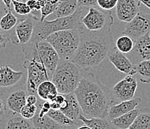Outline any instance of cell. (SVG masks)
Masks as SVG:
<instances>
[{
  "label": "cell",
  "mask_w": 150,
  "mask_h": 129,
  "mask_svg": "<svg viewBox=\"0 0 150 129\" xmlns=\"http://www.w3.org/2000/svg\"><path fill=\"white\" fill-rule=\"evenodd\" d=\"M114 48L115 42L111 27L98 32H91L84 28L79 47L71 61L81 70L98 68Z\"/></svg>",
  "instance_id": "cell-1"
},
{
  "label": "cell",
  "mask_w": 150,
  "mask_h": 129,
  "mask_svg": "<svg viewBox=\"0 0 150 129\" xmlns=\"http://www.w3.org/2000/svg\"><path fill=\"white\" fill-rule=\"evenodd\" d=\"M74 93L85 117L108 118L109 108L114 104L111 90L96 75L89 73L82 76Z\"/></svg>",
  "instance_id": "cell-2"
},
{
  "label": "cell",
  "mask_w": 150,
  "mask_h": 129,
  "mask_svg": "<svg viewBox=\"0 0 150 129\" xmlns=\"http://www.w3.org/2000/svg\"><path fill=\"white\" fill-rule=\"evenodd\" d=\"M81 7L79 6L77 10L71 16L63 18L55 19L53 20H36L32 37L29 43L46 40V39L54 32L68 29H77L82 32L84 27L81 23L82 17Z\"/></svg>",
  "instance_id": "cell-3"
},
{
  "label": "cell",
  "mask_w": 150,
  "mask_h": 129,
  "mask_svg": "<svg viewBox=\"0 0 150 129\" xmlns=\"http://www.w3.org/2000/svg\"><path fill=\"white\" fill-rule=\"evenodd\" d=\"M81 78L80 68L76 63L69 60H60L52 81L56 86L58 93L68 94L74 93Z\"/></svg>",
  "instance_id": "cell-4"
},
{
  "label": "cell",
  "mask_w": 150,
  "mask_h": 129,
  "mask_svg": "<svg viewBox=\"0 0 150 129\" xmlns=\"http://www.w3.org/2000/svg\"><path fill=\"white\" fill-rule=\"evenodd\" d=\"M22 51L25 59L34 58L41 62L46 67L52 80L61 59L57 51L48 41L41 40L37 43H28L22 46Z\"/></svg>",
  "instance_id": "cell-5"
},
{
  "label": "cell",
  "mask_w": 150,
  "mask_h": 129,
  "mask_svg": "<svg viewBox=\"0 0 150 129\" xmlns=\"http://www.w3.org/2000/svg\"><path fill=\"white\" fill-rule=\"evenodd\" d=\"M81 32L77 29L63 30L52 33L46 40L55 49L60 59L71 61L79 47Z\"/></svg>",
  "instance_id": "cell-6"
},
{
  "label": "cell",
  "mask_w": 150,
  "mask_h": 129,
  "mask_svg": "<svg viewBox=\"0 0 150 129\" xmlns=\"http://www.w3.org/2000/svg\"><path fill=\"white\" fill-rule=\"evenodd\" d=\"M23 67L26 70V90L28 95H36L37 89L42 82L51 80L50 75L44 65L34 58L25 59ZM52 81V80H51Z\"/></svg>",
  "instance_id": "cell-7"
},
{
  "label": "cell",
  "mask_w": 150,
  "mask_h": 129,
  "mask_svg": "<svg viewBox=\"0 0 150 129\" xmlns=\"http://www.w3.org/2000/svg\"><path fill=\"white\" fill-rule=\"evenodd\" d=\"M114 22L110 11L102 10L98 7L88 8V13L81 17V23L84 28L91 32H98L112 27Z\"/></svg>",
  "instance_id": "cell-8"
},
{
  "label": "cell",
  "mask_w": 150,
  "mask_h": 129,
  "mask_svg": "<svg viewBox=\"0 0 150 129\" xmlns=\"http://www.w3.org/2000/svg\"><path fill=\"white\" fill-rule=\"evenodd\" d=\"M137 88V81L134 75H127L117 82L111 90L113 102L117 103L134 99Z\"/></svg>",
  "instance_id": "cell-9"
},
{
  "label": "cell",
  "mask_w": 150,
  "mask_h": 129,
  "mask_svg": "<svg viewBox=\"0 0 150 129\" xmlns=\"http://www.w3.org/2000/svg\"><path fill=\"white\" fill-rule=\"evenodd\" d=\"M150 33V13L140 11L132 21L127 23L122 35L132 37L134 41Z\"/></svg>",
  "instance_id": "cell-10"
},
{
  "label": "cell",
  "mask_w": 150,
  "mask_h": 129,
  "mask_svg": "<svg viewBox=\"0 0 150 129\" xmlns=\"http://www.w3.org/2000/svg\"><path fill=\"white\" fill-rule=\"evenodd\" d=\"M28 92L23 87V85L8 89L2 94L4 102L8 112L20 114L22 108L26 104V99Z\"/></svg>",
  "instance_id": "cell-11"
},
{
  "label": "cell",
  "mask_w": 150,
  "mask_h": 129,
  "mask_svg": "<svg viewBox=\"0 0 150 129\" xmlns=\"http://www.w3.org/2000/svg\"><path fill=\"white\" fill-rule=\"evenodd\" d=\"M25 81L24 72L16 71L8 64L0 66V88L8 90L22 86Z\"/></svg>",
  "instance_id": "cell-12"
},
{
  "label": "cell",
  "mask_w": 150,
  "mask_h": 129,
  "mask_svg": "<svg viewBox=\"0 0 150 129\" xmlns=\"http://www.w3.org/2000/svg\"><path fill=\"white\" fill-rule=\"evenodd\" d=\"M36 20L40 19L31 13L28 16L21 17L19 20L15 28V32L19 40V43L22 46L27 44L31 41Z\"/></svg>",
  "instance_id": "cell-13"
},
{
  "label": "cell",
  "mask_w": 150,
  "mask_h": 129,
  "mask_svg": "<svg viewBox=\"0 0 150 129\" xmlns=\"http://www.w3.org/2000/svg\"><path fill=\"white\" fill-rule=\"evenodd\" d=\"M108 58L120 73L130 75H135L137 74L135 65L131 61L127 55L120 51L116 47L109 52Z\"/></svg>",
  "instance_id": "cell-14"
},
{
  "label": "cell",
  "mask_w": 150,
  "mask_h": 129,
  "mask_svg": "<svg viewBox=\"0 0 150 129\" xmlns=\"http://www.w3.org/2000/svg\"><path fill=\"white\" fill-rule=\"evenodd\" d=\"M140 2L138 0H118L116 6V14L118 20L129 23L140 12Z\"/></svg>",
  "instance_id": "cell-15"
},
{
  "label": "cell",
  "mask_w": 150,
  "mask_h": 129,
  "mask_svg": "<svg viewBox=\"0 0 150 129\" xmlns=\"http://www.w3.org/2000/svg\"><path fill=\"white\" fill-rule=\"evenodd\" d=\"M133 50L127 56L134 65L145 60H150V33L136 40Z\"/></svg>",
  "instance_id": "cell-16"
},
{
  "label": "cell",
  "mask_w": 150,
  "mask_h": 129,
  "mask_svg": "<svg viewBox=\"0 0 150 129\" xmlns=\"http://www.w3.org/2000/svg\"><path fill=\"white\" fill-rule=\"evenodd\" d=\"M20 19L13 13L12 10L8 11L0 19V32H2L9 41L14 45L20 44L15 32V28Z\"/></svg>",
  "instance_id": "cell-17"
},
{
  "label": "cell",
  "mask_w": 150,
  "mask_h": 129,
  "mask_svg": "<svg viewBox=\"0 0 150 129\" xmlns=\"http://www.w3.org/2000/svg\"><path fill=\"white\" fill-rule=\"evenodd\" d=\"M0 129H34L31 119L23 118L20 114L8 112L0 122Z\"/></svg>",
  "instance_id": "cell-18"
},
{
  "label": "cell",
  "mask_w": 150,
  "mask_h": 129,
  "mask_svg": "<svg viewBox=\"0 0 150 129\" xmlns=\"http://www.w3.org/2000/svg\"><path fill=\"white\" fill-rule=\"evenodd\" d=\"M64 96L66 99L61 105L60 110L69 119L76 122L79 119L80 115L82 114L79 102L74 93L64 94Z\"/></svg>",
  "instance_id": "cell-19"
},
{
  "label": "cell",
  "mask_w": 150,
  "mask_h": 129,
  "mask_svg": "<svg viewBox=\"0 0 150 129\" xmlns=\"http://www.w3.org/2000/svg\"><path fill=\"white\" fill-rule=\"evenodd\" d=\"M140 102H141V99L140 97H137L134 98L131 100L121 102L116 104H113L112 106H110L108 110V118L112 120L125 113H127L135 109Z\"/></svg>",
  "instance_id": "cell-20"
},
{
  "label": "cell",
  "mask_w": 150,
  "mask_h": 129,
  "mask_svg": "<svg viewBox=\"0 0 150 129\" xmlns=\"http://www.w3.org/2000/svg\"><path fill=\"white\" fill-rule=\"evenodd\" d=\"M79 8L77 0H61L56 10L50 14L46 20H53L73 15Z\"/></svg>",
  "instance_id": "cell-21"
},
{
  "label": "cell",
  "mask_w": 150,
  "mask_h": 129,
  "mask_svg": "<svg viewBox=\"0 0 150 129\" xmlns=\"http://www.w3.org/2000/svg\"><path fill=\"white\" fill-rule=\"evenodd\" d=\"M58 94L56 86L51 80L42 82L37 89V95L43 101L52 102Z\"/></svg>",
  "instance_id": "cell-22"
},
{
  "label": "cell",
  "mask_w": 150,
  "mask_h": 129,
  "mask_svg": "<svg viewBox=\"0 0 150 129\" xmlns=\"http://www.w3.org/2000/svg\"><path fill=\"white\" fill-rule=\"evenodd\" d=\"M79 120L92 129H117L113 125L111 120L108 118H87L81 114Z\"/></svg>",
  "instance_id": "cell-23"
},
{
  "label": "cell",
  "mask_w": 150,
  "mask_h": 129,
  "mask_svg": "<svg viewBox=\"0 0 150 129\" xmlns=\"http://www.w3.org/2000/svg\"><path fill=\"white\" fill-rule=\"evenodd\" d=\"M31 121L35 129H65L64 126L60 125L46 114L40 117L38 113H36Z\"/></svg>",
  "instance_id": "cell-24"
},
{
  "label": "cell",
  "mask_w": 150,
  "mask_h": 129,
  "mask_svg": "<svg viewBox=\"0 0 150 129\" xmlns=\"http://www.w3.org/2000/svg\"><path fill=\"white\" fill-rule=\"evenodd\" d=\"M140 110V109L135 108L127 113H125L119 117L112 119L111 123H112L113 125L117 129H128L132 125L134 119L139 114Z\"/></svg>",
  "instance_id": "cell-25"
},
{
  "label": "cell",
  "mask_w": 150,
  "mask_h": 129,
  "mask_svg": "<svg viewBox=\"0 0 150 129\" xmlns=\"http://www.w3.org/2000/svg\"><path fill=\"white\" fill-rule=\"evenodd\" d=\"M128 129H150V108H143Z\"/></svg>",
  "instance_id": "cell-26"
},
{
  "label": "cell",
  "mask_w": 150,
  "mask_h": 129,
  "mask_svg": "<svg viewBox=\"0 0 150 129\" xmlns=\"http://www.w3.org/2000/svg\"><path fill=\"white\" fill-rule=\"evenodd\" d=\"M46 115L50 116V117H51L52 119H54L55 122L59 123L60 125L64 126L65 128L73 127V126H75L76 125V123L75 121L69 119L61 110L50 109V111L47 113Z\"/></svg>",
  "instance_id": "cell-27"
},
{
  "label": "cell",
  "mask_w": 150,
  "mask_h": 129,
  "mask_svg": "<svg viewBox=\"0 0 150 129\" xmlns=\"http://www.w3.org/2000/svg\"><path fill=\"white\" fill-rule=\"evenodd\" d=\"M135 42L132 37L127 35H122L115 42V47L123 54H129L133 50Z\"/></svg>",
  "instance_id": "cell-28"
},
{
  "label": "cell",
  "mask_w": 150,
  "mask_h": 129,
  "mask_svg": "<svg viewBox=\"0 0 150 129\" xmlns=\"http://www.w3.org/2000/svg\"><path fill=\"white\" fill-rule=\"evenodd\" d=\"M137 74L140 75V81L145 84L150 82V60H145L135 65Z\"/></svg>",
  "instance_id": "cell-29"
},
{
  "label": "cell",
  "mask_w": 150,
  "mask_h": 129,
  "mask_svg": "<svg viewBox=\"0 0 150 129\" xmlns=\"http://www.w3.org/2000/svg\"><path fill=\"white\" fill-rule=\"evenodd\" d=\"M61 0H45L46 5L43 7L40 11V22L46 20L47 17L56 10L57 7L59 5Z\"/></svg>",
  "instance_id": "cell-30"
},
{
  "label": "cell",
  "mask_w": 150,
  "mask_h": 129,
  "mask_svg": "<svg viewBox=\"0 0 150 129\" xmlns=\"http://www.w3.org/2000/svg\"><path fill=\"white\" fill-rule=\"evenodd\" d=\"M12 5L14 13L19 16L25 17L31 13V8L26 2H20L18 0H12Z\"/></svg>",
  "instance_id": "cell-31"
},
{
  "label": "cell",
  "mask_w": 150,
  "mask_h": 129,
  "mask_svg": "<svg viewBox=\"0 0 150 129\" xmlns=\"http://www.w3.org/2000/svg\"><path fill=\"white\" fill-rule=\"evenodd\" d=\"M38 107L36 104H26L21 110L20 115L26 119H31L37 113Z\"/></svg>",
  "instance_id": "cell-32"
},
{
  "label": "cell",
  "mask_w": 150,
  "mask_h": 129,
  "mask_svg": "<svg viewBox=\"0 0 150 129\" xmlns=\"http://www.w3.org/2000/svg\"><path fill=\"white\" fill-rule=\"evenodd\" d=\"M118 0H97V5L99 8L110 11L117 6Z\"/></svg>",
  "instance_id": "cell-33"
},
{
  "label": "cell",
  "mask_w": 150,
  "mask_h": 129,
  "mask_svg": "<svg viewBox=\"0 0 150 129\" xmlns=\"http://www.w3.org/2000/svg\"><path fill=\"white\" fill-rule=\"evenodd\" d=\"M78 5L82 8H90L93 7H97V0H77Z\"/></svg>",
  "instance_id": "cell-34"
},
{
  "label": "cell",
  "mask_w": 150,
  "mask_h": 129,
  "mask_svg": "<svg viewBox=\"0 0 150 129\" xmlns=\"http://www.w3.org/2000/svg\"><path fill=\"white\" fill-rule=\"evenodd\" d=\"M7 113V108L6 106H5V102H4L3 98L2 96L0 95V122L2 120H3L4 118L6 116Z\"/></svg>",
  "instance_id": "cell-35"
},
{
  "label": "cell",
  "mask_w": 150,
  "mask_h": 129,
  "mask_svg": "<svg viewBox=\"0 0 150 129\" xmlns=\"http://www.w3.org/2000/svg\"><path fill=\"white\" fill-rule=\"evenodd\" d=\"M8 41V37L2 32H0V49H5Z\"/></svg>",
  "instance_id": "cell-36"
},
{
  "label": "cell",
  "mask_w": 150,
  "mask_h": 129,
  "mask_svg": "<svg viewBox=\"0 0 150 129\" xmlns=\"http://www.w3.org/2000/svg\"><path fill=\"white\" fill-rule=\"evenodd\" d=\"M38 102V98L36 95H28L26 99V104H36Z\"/></svg>",
  "instance_id": "cell-37"
},
{
  "label": "cell",
  "mask_w": 150,
  "mask_h": 129,
  "mask_svg": "<svg viewBox=\"0 0 150 129\" xmlns=\"http://www.w3.org/2000/svg\"><path fill=\"white\" fill-rule=\"evenodd\" d=\"M65 99H65L64 94H61V93H58V94L56 96V97L54 98V100H53L52 102H54L58 103V104H60L61 105V104H62L64 102Z\"/></svg>",
  "instance_id": "cell-38"
},
{
  "label": "cell",
  "mask_w": 150,
  "mask_h": 129,
  "mask_svg": "<svg viewBox=\"0 0 150 129\" xmlns=\"http://www.w3.org/2000/svg\"><path fill=\"white\" fill-rule=\"evenodd\" d=\"M8 9L7 8V7L2 2V0H0V19L8 12Z\"/></svg>",
  "instance_id": "cell-39"
},
{
  "label": "cell",
  "mask_w": 150,
  "mask_h": 129,
  "mask_svg": "<svg viewBox=\"0 0 150 129\" xmlns=\"http://www.w3.org/2000/svg\"><path fill=\"white\" fill-rule=\"evenodd\" d=\"M50 103H51V109H54V110L61 109V104H58V103L54 102H50Z\"/></svg>",
  "instance_id": "cell-40"
},
{
  "label": "cell",
  "mask_w": 150,
  "mask_h": 129,
  "mask_svg": "<svg viewBox=\"0 0 150 129\" xmlns=\"http://www.w3.org/2000/svg\"><path fill=\"white\" fill-rule=\"evenodd\" d=\"M140 3L144 4L146 8L150 9V0H138Z\"/></svg>",
  "instance_id": "cell-41"
},
{
  "label": "cell",
  "mask_w": 150,
  "mask_h": 129,
  "mask_svg": "<svg viewBox=\"0 0 150 129\" xmlns=\"http://www.w3.org/2000/svg\"><path fill=\"white\" fill-rule=\"evenodd\" d=\"M77 129H92V128H91L88 127V126H87V125H84L81 126V127H79V128H78Z\"/></svg>",
  "instance_id": "cell-42"
},
{
  "label": "cell",
  "mask_w": 150,
  "mask_h": 129,
  "mask_svg": "<svg viewBox=\"0 0 150 129\" xmlns=\"http://www.w3.org/2000/svg\"><path fill=\"white\" fill-rule=\"evenodd\" d=\"M28 0H21V1H20V2H28Z\"/></svg>",
  "instance_id": "cell-43"
},
{
  "label": "cell",
  "mask_w": 150,
  "mask_h": 129,
  "mask_svg": "<svg viewBox=\"0 0 150 129\" xmlns=\"http://www.w3.org/2000/svg\"><path fill=\"white\" fill-rule=\"evenodd\" d=\"M18 1H21V0H18Z\"/></svg>",
  "instance_id": "cell-44"
},
{
  "label": "cell",
  "mask_w": 150,
  "mask_h": 129,
  "mask_svg": "<svg viewBox=\"0 0 150 129\" xmlns=\"http://www.w3.org/2000/svg\"><path fill=\"white\" fill-rule=\"evenodd\" d=\"M34 129H35V128H34Z\"/></svg>",
  "instance_id": "cell-45"
},
{
  "label": "cell",
  "mask_w": 150,
  "mask_h": 129,
  "mask_svg": "<svg viewBox=\"0 0 150 129\" xmlns=\"http://www.w3.org/2000/svg\"><path fill=\"white\" fill-rule=\"evenodd\" d=\"M149 84H150V82H149Z\"/></svg>",
  "instance_id": "cell-46"
}]
</instances>
